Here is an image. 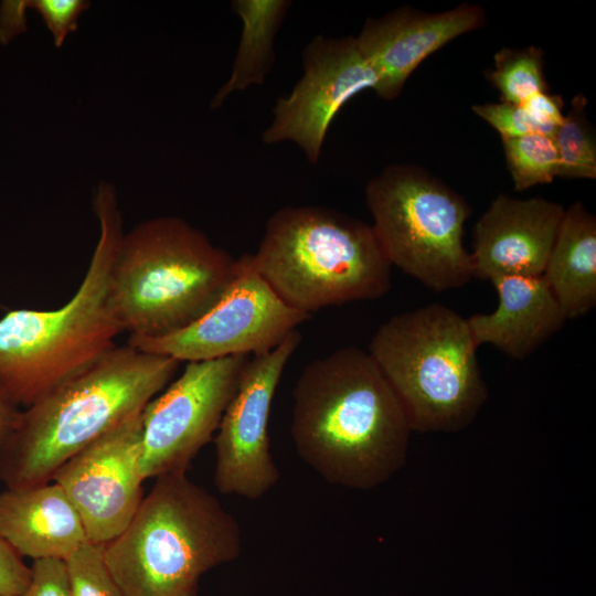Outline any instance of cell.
Here are the masks:
<instances>
[{
  "mask_svg": "<svg viewBox=\"0 0 596 596\" xmlns=\"http://www.w3.org/2000/svg\"><path fill=\"white\" fill-rule=\"evenodd\" d=\"M292 400L295 449L329 483L370 490L404 467L412 428L368 351L349 345L311 361Z\"/></svg>",
  "mask_w": 596,
  "mask_h": 596,
  "instance_id": "6da1fadb",
  "label": "cell"
},
{
  "mask_svg": "<svg viewBox=\"0 0 596 596\" xmlns=\"http://www.w3.org/2000/svg\"><path fill=\"white\" fill-rule=\"evenodd\" d=\"M180 363L129 344L113 347L22 409L18 428L0 449V480L8 489L51 482L71 457L142 411Z\"/></svg>",
  "mask_w": 596,
  "mask_h": 596,
  "instance_id": "7a4b0ae2",
  "label": "cell"
},
{
  "mask_svg": "<svg viewBox=\"0 0 596 596\" xmlns=\"http://www.w3.org/2000/svg\"><path fill=\"white\" fill-rule=\"evenodd\" d=\"M94 211L99 236L77 291L53 310L17 309L0 318V393L26 408L116 344L121 333L108 302V281L123 236L115 189L100 182Z\"/></svg>",
  "mask_w": 596,
  "mask_h": 596,
  "instance_id": "3957f363",
  "label": "cell"
},
{
  "mask_svg": "<svg viewBox=\"0 0 596 596\" xmlns=\"http://www.w3.org/2000/svg\"><path fill=\"white\" fill-rule=\"evenodd\" d=\"M242 551L237 520L187 471L161 475L127 528L104 545L126 596H198L207 571Z\"/></svg>",
  "mask_w": 596,
  "mask_h": 596,
  "instance_id": "277c9868",
  "label": "cell"
},
{
  "mask_svg": "<svg viewBox=\"0 0 596 596\" xmlns=\"http://www.w3.org/2000/svg\"><path fill=\"white\" fill-rule=\"evenodd\" d=\"M237 270V259L184 220L153 217L120 237L108 302L121 332L160 338L202 318Z\"/></svg>",
  "mask_w": 596,
  "mask_h": 596,
  "instance_id": "5b68a950",
  "label": "cell"
},
{
  "mask_svg": "<svg viewBox=\"0 0 596 596\" xmlns=\"http://www.w3.org/2000/svg\"><path fill=\"white\" fill-rule=\"evenodd\" d=\"M251 262L285 302L308 315L381 298L392 286L372 225L324 206L277 210Z\"/></svg>",
  "mask_w": 596,
  "mask_h": 596,
  "instance_id": "8992f818",
  "label": "cell"
},
{
  "mask_svg": "<svg viewBox=\"0 0 596 596\" xmlns=\"http://www.w3.org/2000/svg\"><path fill=\"white\" fill-rule=\"evenodd\" d=\"M477 348L467 318L429 304L383 322L368 352L401 401L412 432L457 433L488 400Z\"/></svg>",
  "mask_w": 596,
  "mask_h": 596,
  "instance_id": "52a82bcc",
  "label": "cell"
},
{
  "mask_svg": "<svg viewBox=\"0 0 596 596\" xmlns=\"http://www.w3.org/2000/svg\"><path fill=\"white\" fill-rule=\"evenodd\" d=\"M365 200L392 266L439 292L473 278L464 246L470 207L441 181L418 167L392 164L368 182Z\"/></svg>",
  "mask_w": 596,
  "mask_h": 596,
  "instance_id": "ba28073f",
  "label": "cell"
},
{
  "mask_svg": "<svg viewBox=\"0 0 596 596\" xmlns=\"http://www.w3.org/2000/svg\"><path fill=\"white\" fill-rule=\"evenodd\" d=\"M237 274L216 305L191 326L160 338L128 337L127 344L179 362L266 352L310 315L285 302L243 254Z\"/></svg>",
  "mask_w": 596,
  "mask_h": 596,
  "instance_id": "9c48e42d",
  "label": "cell"
},
{
  "mask_svg": "<svg viewBox=\"0 0 596 596\" xmlns=\"http://www.w3.org/2000/svg\"><path fill=\"white\" fill-rule=\"evenodd\" d=\"M249 355L188 362L141 412L143 480L187 471L212 439Z\"/></svg>",
  "mask_w": 596,
  "mask_h": 596,
  "instance_id": "30bf717a",
  "label": "cell"
},
{
  "mask_svg": "<svg viewBox=\"0 0 596 596\" xmlns=\"http://www.w3.org/2000/svg\"><path fill=\"white\" fill-rule=\"evenodd\" d=\"M300 339L295 330L275 348L247 360L214 440V483L221 493L256 500L278 482L268 421L276 389Z\"/></svg>",
  "mask_w": 596,
  "mask_h": 596,
  "instance_id": "8fae6325",
  "label": "cell"
},
{
  "mask_svg": "<svg viewBox=\"0 0 596 596\" xmlns=\"http://www.w3.org/2000/svg\"><path fill=\"white\" fill-rule=\"evenodd\" d=\"M141 412L83 448L53 476L52 481L75 508L92 543L105 545L117 538L142 501Z\"/></svg>",
  "mask_w": 596,
  "mask_h": 596,
  "instance_id": "7c38bea8",
  "label": "cell"
},
{
  "mask_svg": "<svg viewBox=\"0 0 596 596\" xmlns=\"http://www.w3.org/2000/svg\"><path fill=\"white\" fill-rule=\"evenodd\" d=\"M302 68L292 91L277 100L262 140L292 141L316 164L337 114L355 95L375 91L377 79L353 36L317 35L304 50Z\"/></svg>",
  "mask_w": 596,
  "mask_h": 596,
  "instance_id": "4fadbf2b",
  "label": "cell"
},
{
  "mask_svg": "<svg viewBox=\"0 0 596 596\" xmlns=\"http://www.w3.org/2000/svg\"><path fill=\"white\" fill-rule=\"evenodd\" d=\"M485 19L479 6L468 3L438 13L403 7L381 18H369L355 41L376 76L374 92L384 99L395 98L427 56L480 28Z\"/></svg>",
  "mask_w": 596,
  "mask_h": 596,
  "instance_id": "5bb4252c",
  "label": "cell"
},
{
  "mask_svg": "<svg viewBox=\"0 0 596 596\" xmlns=\"http://www.w3.org/2000/svg\"><path fill=\"white\" fill-rule=\"evenodd\" d=\"M564 212L544 198L497 196L473 227V277L542 276Z\"/></svg>",
  "mask_w": 596,
  "mask_h": 596,
  "instance_id": "9a60e30c",
  "label": "cell"
},
{
  "mask_svg": "<svg viewBox=\"0 0 596 596\" xmlns=\"http://www.w3.org/2000/svg\"><path fill=\"white\" fill-rule=\"evenodd\" d=\"M491 283L499 298L496 310L467 318L478 347L491 344L524 360L567 320L542 276H500Z\"/></svg>",
  "mask_w": 596,
  "mask_h": 596,
  "instance_id": "2e32d148",
  "label": "cell"
},
{
  "mask_svg": "<svg viewBox=\"0 0 596 596\" xmlns=\"http://www.w3.org/2000/svg\"><path fill=\"white\" fill-rule=\"evenodd\" d=\"M0 536L34 561H65L88 541L75 508L53 481L0 492Z\"/></svg>",
  "mask_w": 596,
  "mask_h": 596,
  "instance_id": "e0dca14e",
  "label": "cell"
},
{
  "mask_svg": "<svg viewBox=\"0 0 596 596\" xmlns=\"http://www.w3.org/2000/svg\"><path fill=\"white\" fill-rule=\"evenodd\" d=\"M542 277L567 319L596 305V217L581 203L565 209Z\"/></svg>",
  "mask_w": 596,
  "mask_h": 596,
  "instance_id": "ac0fdd59",
  "label": "cell"
},
{
  "mask_svg": "<svg viewBox=\"0 0 596 596\" xmlns=\"http://www.w3.org/2000/svg\"><path fill=\"white\" fill-rule=\"evenodd\" d=\"M290 7L287 0H234L232 8L242 21V33L231 76L214 95L217 108L235 91L262 85L273 67L275 36Z\"/></svg>",
  "mask_w": 596,
  "mask_h": 596,
  "instance_id": "d6986e66",
  "label": "cell"
},
{
  "mask_svg": "<svg viewBox=\"0 0 596 596\" xmlns=\"http://www.w3.org/2000/svg\"><path fill=\"white\" fill-rule=\"evenodd\" d=\"M587 99L577 94L553 135L558 155L557 177L596 178V141L586 118Z\"/></svg>",
  "mask_w": 596,
  "mask_h": 596,
  "instance_id": "ffe728a7",
  "label": "cell"
},
{
  "mask_svg": "<svg viewBox=\"0 0 596 596\" xmlns=\"http://www.w3.org/2000/svg\"><path fill=\"white\" fill-rule=\"evenodd\" d=\"M490 78L502 102L522 105L533 95L547 91L542 51L534 46L499 50Z\"/></svg>",
  "mask_w": 596,
  "mask_h": 596,
  "instance_id": "44dd1931",
  "label": "cell"
},
{
  "mask_svg": "<svg viewBox=\"0 0 596 596\" xmlns=\"http://www.w3.org/2000/svg\"><path fill=\"white\" fill-rule=\"evenodd\" d=\"M501 139L517 191L550 183L557 177L558 155L553 136L530 134Z\"/></svg>",
  "mask_w": 596,
  "mask_h": 596,
  "instance_id": "7402d4cb",
  "label": "cell"
},
{
  "mask_svg": "<svg viewBox=\"0 0 596 596\" xmlns=\"http://www.w3.org/2000/svg\"><path fill=\"white\" fill-rule=\"evenodd\" d=\"M65 564L72 596H126L106 565L104 545L87 541Z\"/></svg>",
  "mask_w": 596,
  "mask_h": 596,
  "instance_id": "603a6c76",
  "label": "cell"
},
{
  "mask_svg": "<svg viewBox=\"0 0 596 596\" xmlns=\"http://www.w3.org/2000/svg\"><path fill=\"white\" fill-rule=\"evenodd\" d=\"M472 110L496 129L501 138L530 134L554 135L552 130L536 121L523 105L501 100L500 103L476 105Z\"/></svg>",
  "mask_w": 596,
  "mask_h": 596,
  "instance_id": "cb8c5ba5",
  "label": "cell"
},
{
  "mask_svg": "<svg viewBox=\"0 0 596 596\" xmlns=\"http://www.w3.org/2000/svg\"><path fill=\"white\" fill-rule=\"evenodd\" d=\"M28 10L34 9L51 31L56 47H60L67 35L77 30V19L89 8L84 0H23Z\"/></svg>",
  "mask_w": 596,
  "mask_h": 596,
  "instance_id": "d4e9b609",
  "label": "cell"
},
{
  "mask_svg": "<svg viewBox=\"0 0 596 596\" xmlns=\"http://www.w3.org/2000/svg\"><path fill=\"white\" fill-rule=\"evenodd\" d=\"M18 596H72L65 561L35 560L31 566V581Z\"/></svg>",
  "mask_w": 596,
  "mask_h": 596,
  "instance_id": "484cf974",
  "label": "cell"
},
{
  "mask_svg": "<svg viewBox=\"0 0 596 596\" xmlns=\"http://www.w3.org/2000/svg\"><path fill=\"white\" fill-rule=\"evenodd\" d=\"M31 581V567L12 546L0 536V596H18Z\"/></svg>",
  "mask_w": 596,
  "mask_h": 596,
  "instance_id": "4316f807",
  "label": "cell"
},
{
  "mask_svg": "<svg viewBox=\"0 0 596 596\" xmlns=\"http://www.w3.org/2000/svg\"><path fill=\"white\" fill-rule=\"evenodd\" d=\"M522 105L536 121L553 132L564 119L562 97L552 95L547 91L533 95Z\"/></svg>",
  "mask_w": 596,
  "mask_h": 596,
  "instance_id": "83f0119b",
  "label": "cell"
},
{
  "mask_svg": "<svg viewBox=\"0 0 596 596\" xmlns=\"http://www.w3.org/2000/svg\"><path fill=\"white\" fill-rule=\"evenodd\" d=\"M26 9L22 1H3L0 6V43L7 44L26 30Z\"/></svg>",
  "mask_w": 596,
  "mask_h": 596,
  "instance_id": "f1b7e54d",
  "label": "cell"
},
{
  "mask_svg": "<svg viewBox=\"0 0 596 596\" xmlns=\"http://www.w3.org/2000/svg\"><path fill=\"white\" fill-rule=\"evenodd\" d=\"M22 409L0 393V449L19 426Z\"/></svg>",
  "mask_w": 596,
  "mask_h": 596,
  "instance_id": "f546056e",
  "label": "cell"
}]
</instances>
